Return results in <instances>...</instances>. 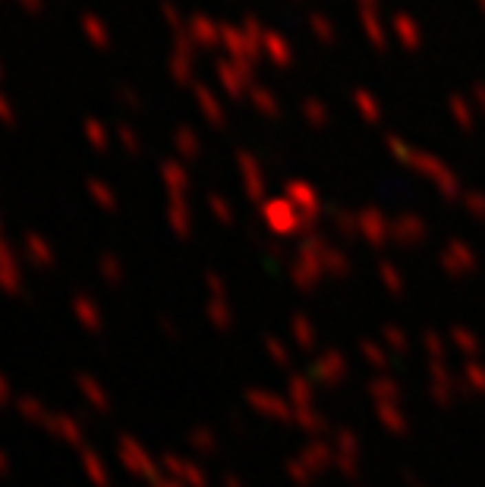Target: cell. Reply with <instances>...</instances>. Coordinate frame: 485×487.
Masks as SVG:
<instances>
[{"label": "cell", "instance_id": "8", "mask_svg": "<svg viewBox=\"0 0 485 487\" xmlns=\"http://www.w3.org/2000/svg\"><path fill=\"white\" fill-rule=\"evenodd\" d=\"M249 101H252V107L259 113H265V117H277V113H281L274 95H271L265 85H252V89H249Z\"/></svg>", "mask_w": 485, "mask_h": 487}, {"label": "cell", "instance_id": "6", "mask_svg": "<svg viewBox=\"0 0 485 487\" xmlns=\"http://www.w3.org/2000/svg\"><path fill=\"white\" fill-rule=\"evenodd\" d=\"M83 32H85V38H89L98 51H107V47H111V32H107V25L101 23L95 13L83 16Z\"/></svg>", "mask_w": 485, "mask_h": 487}, {"label": "cell", "instance_id": "21", "mask_svg": "<svg viewBox=\"0 0 485 487\" xmlns=\"http://www.w3.org/2000/svg\"><path fill=\"white\" fill-rule=\"evenodd\" d=\"M29 13H41V7H45V0H19Z\"/></svg>", "mask_w": 485, "mask_h": 487}, {"label": "cell", "instance_id": "5", "mask_svg": "<svg viewBox=\"0 0 485 487\" xmlns=\"http://www.w3.org/2000/svg\"><path fill=\"white\" fill-rule=\"evenodd\" d=\"M193 95H195L199 107H202V111H205V117H208L211 123H215V126H221V123H224V111H221V104H217L215 91H211L208 85H202V82H193Z\"/></svg>", "mask_w": 485, "mask_h": 487}, {"label": "cell", "instance_id": "10", "mask_svg": "<svg viewBox=\"0 0 485 487\" xmlns=\"http://www.w3.org/2000/svg\"><path fill=\"white\" fill-rule=\"evenodd\" d=\"M243 35H246L249 47H252V54L261 60V41H265V29H261V23L255 19V16H243Z\"/></svg>", "mask_w": 485, "mask_h": 487}, {"label": "cell", "instance_id": "17", "mask_svg": "<svg viewBox=\"0 0 485 487\" xmlns=\"http://www.w3.org/2000/svg\"><path fill=\"white\" fill-rule=\"evenodd\" d=\"M448 104H451V111L457 113V120H460L463 126H470V113H466V104H463V98L460 95H451Z\"/></svg>", "mask_w": 485, "mask_h": 487}, {"label": "cell", "instance_id": "7", "mask_svg": "<svg viewBox=\"0 0 485 487\" xmlns=\"http://www.w3.org/2000/svg\"><path fill=\"white\" fill-rule=\"evenodd\" d=\"M359 19H363L366 38L375 45V51H388V35H385V29H381V23H378V13H369V10H363V13H359Z\"/></svg>", "mask_w": 485, "mask_h": 487}, {"label": "cell", "instance_id": "18", "mask_svg": "<svg viewBox=\"0 0 485 487\" xmlns=\"http://www.w3.org/2000/svg\"><path fill=\"white\" fill-rule=\"evenodd\" d=\"M177 139L183 141V145H180V148H183V151H195V145H193V135H189V129H180V133H177Z\"/></svg>", "mask_w": 485, "mask_h": 487}, {"label": "cell", "instance_id": "3", "mask_svg": "<svg viewBox=\"0 0 485 487\" xmlns=\"http://www.w3.org/2000/svg\"><path fill=\"white\" fill-rule=\"evenodd\" d=\"M215 73H217V82L224 85V91H227L230 98H243V95H249L246 79L239 76V69L233 67L230 60H217V63H215Z\"/></svg>", "mask_w": 485, "mask_h": 487}, {"label": "cell", "instance_id": "14", "mask_svg": "<svg viewBox=\"0 0 485 487\" xmlns=\"http://www.w3.org/2000/svg\"><path fill=\"white\" fill-rule=\"evenodd\" d=\"M303 113L309 117V123H312V126H321L325 120H328V107H325L321 101H315V98H309V101L303 104Z\"/></svg>", "mask_w": 485, "mask_h": 487}, {"label": "cell", "instance_id": "22", "mask_svg": "<svg viewBox=\"0 0 485 487\" xmlns=\"http://www.w3.org/2000/svg\"><path fill=\"white\" fill-rule=\"evenodd\" d=\"M473 95H476V101L485 107V85H482V82H476V85H473Z\"/></svg>", "mask_w": 485, "mask_h": 487}, {"label": "cell", "instance_id": "11", "mask_svg": "<svg viewBox=\"0 0 485 487\" xmlns=\"http://www.w3.org/2000/svg\"><path fill=\"white\" fill-rule=\"evenodd\" d=\"M167 69H171V79L177 82V85H193V60H189V57L173 54L171 63H167Z\"/></svg>", "mask_w": 485, "mask_h": 487}, {"label": "cell", "instance_id": "9", "mask_svg": "<svg viewBox=\"0 0 485 487\" xmlns=\"http://www.w3.org/2000/svg\"><path fill=\"white\" fill-rule=\"evenodd\" d=\"M309 29L315 32V38H319L321 45H334V41H337V29L331 25V19L325 13H312V16H309Z\"/></svg>", "mask_w": 485, "mask_h": 487}, {"label": "cell", "instance_id": "1", "mask_svg": "<svg viewBox=\"0 0 485 487\" xmlns=\"http://www.w3.org/2000/svg\"><path fill=\"white\" fill-rule=\"evenodd\" d=\"M261 51L268 54V60L277 69H290L297 54H293V45L287 41L281 32H265V41H261Z\"/></svg>", "mask_w": 485, "mask_h": 487}, {"label": "cell", "instance_id": "4", "mask_svg": "<svg viewBox=\"0 0 485 487\" xmlns=\"http://www.w3.org/2000/svg\"><path fill=\"white\" fill-rule=\"evenodd\" d=\"M391 25H394L397 38H400V45L407 47V51H419V47H422V29H419V23L413 16L397 13L394 19H391Z\"/></svg>", "mask_w": 485, "mask_h": 487}, {"label": "cell", "instance_id": "2", "mask_svg": "<svg viewBox=\"0 0 485 487\" xmlns=\"http://www.w3.org/2000/svg\"><path fill=\"white\" fill-rule=\"evenodd\" d=\"M189 38L195 41V47H217L221 45V25L215 23V19H208V16H189V25H186Z\"/></svg>", "mask_w": 485, "mask_h": 487}, {"label": "cell", "instance_id": "12", "mask_svg": "<svg viewBox=\"0 0 485 487\" xmlns=\"http://www.w3.org/2000/svg\"><path fill=\"white\" fill-rule=\"evenodd\" d=\"M353 101H356V107H359V111H363V117H366V120H372V123H378L381 107H378V101H375V95H372V91L356 89V91H353Z\"/></svg>", "mask_w": 485, "mask_h": 487}, {"label": "cell", "instance_id": "23", "mask_svg": "<svg viewBox=\"0 0 485 487\" xmlns=\"http://www.w3.org/2000/svg\"><path fill=\"white\" fill-rule=\"evenodd\" d=\"M120 139L127 141V145H129V148H136V139H133V133H129L127 126H120Z\"/></svg>", "mask_w": 485, "mask_h": 487}, {"label": "cell", "instance_id": "19", "mask_svg": "<svg viewBox=\"0 0 485 487\" xmlns=\"http://www.w3.org/2000/svg\"><path fill=\"white\" fill-rule=\"evenodd\" d=\"M356 7H359V13H363V10H369V13H378L381 0H356Z\"/></svg>", "mask_w": 485, "mask_h": 487}, {"label": "cell", "instance_id": "15", "mask_svg": "<svg viewBox=\"0 0 485 487\" xmlns=\"http://www.w3.org/2000/svg\"><path fill=\"white\" fill-rule=\"evenodd\" d=\"M173 41H177V45H173V54H180V57H189V60L195 57V41L189 38V32H180V35H173Z\"/></svg>", "mask_w": 485, "mask_h": 487}, {"label": "cell", "instance_id": "24", "mask_svg": "<svg viewBox=\"0 0 485 487\" xmlns=\"http://www.w3.org/2000/svg\"><path fill=\"white\" fill-rule=\"evenodd\" d=\"M476 3H479V7H482V13H485V0H476Z\"/></svg>", "mask_w": 485, "mask_h": 487}, {"label": "cell", "instance_id": "16", "mask_svg": "<svg viewBox=\"0 0 485 487\" xmlns=\"http://www.w3.org/2000/svg\"><path fill=\"white\" fill-rule=\"evenodd\" d=\"M117 98L123 104H129L133 111H139V107H142V98H139V91H136L133 85H117Z\"/></svg>", "mask_w": 485, "mask_h": 487}, {"label": "cell", "instance_id": "20", "mask_svg": "<svg viewBox=\"0 0 485 487\" xmlns=\"http://www.w3.org/2000/svg\"><path fill=\"white\" fill-rule=\"evenodd\" d=\"M89 135H91V139L98 141V145H101V141H105V133H101V126H98L95 120H89Z\"/></svg>", "mask_w": 485, "mask_h": 487}, {"label": "cell", "instance_id": "13", "mask_svg": "<svg viewBox=\"0 0 485 487\" xmlns=\"http://www.w3.org/2000/svg\"><path fill=\"white\" fill-rule=\"evenodd\" d=\"M161 16H164V23L173 29V35L186 32V23H183V16H180V10L173 7L171 0H161Z\"/></svg>", "mask_w": 485, "mask_h": 487}]
</instances>
